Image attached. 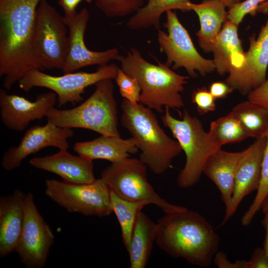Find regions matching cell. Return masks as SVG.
<instances>
[{
	"instance_id": "6da1fadb",
	"label": "cell",
	"mask_w": 268,
	"mask_h": 268,
	"mask_svg": "<svg viewBox=\"0 0 268 268\" xmlns=\"http://www.w3.org/2000/svg\"><path fill=\"white\" fill-rule=\"evenodd\" d=\"M41 0H0V76L7 90L29 70H43L34 43Z\"/></svg>"
},
{
	"instance_id": "7a4b0ae2",
	"label": "cell",
	"mask_w": 268,
	"mask_h": 268,
	"mask_svg": "<svg viewBox=\"0 0 268 268\" xmlns=\"http://www.w3.org/2000/svg\"><path fill=\"white\" fill-rule=\"evenodd\" d=\"M157 225L155 242L161 250L196 266H210L218 252L220 238L202 215L186 208L165 214Z\"/></svg>"
},
{
	"instance_id": "3957f363",
	"label": "cell",
	"mask_w": 268,
	"mask_h": 268,
	"mask_svg": "<svg viewBox=\"0 0 268 268\" xmlns=\"http://www.w3.org/2000/svg\"><path fill=\"white\" fill-rule=\"evenodd\" d=\"M121 108V124L140 150L139 159L155 174H164L182 151L179 142L165 133L152 109L141 103L124 99Z\"/></svg>"
},
{
	"instance_id": "277c9868",
	"label": "cell",
	"mask_w": 268,
	"mask_h": 268,
	"mask_svg": "<svg viewBox=\"0 0 268 268\" xmlns=\"http://www.w3.org/2000/svg\"><path fill=\"white\" fill-rule=\"evenodd\" d=\"M117 60L121 69L138 81L141 88L140 102L144 105L161 114L164 107L177 110L184 106L180 93L188 76L176 73L159 61L158 65L148 62L134 47L126 55H119Z\"/></svg>"
},
{
	"instance_id": "5b68a950",
	"label": "cell",
	"mask_w": 268,
	"mask_h": 268,
	"mask_svg": "<svg viewBox=\"0 0 268 268\" xmlns=\"http://www.w3.org/2000/svg\"><path fill=\"white\" fill-rule=\"evenodd\" d=\"M95 85L93 93L77 107L50 109L46 115L47 121L63 128L85 129L103 135L121 136L112 79L100 80Z\"/></svg>"
},
{
	"instance_id": "8992f818",
	"label": "cell",
	"mask_w": 268,
	"mask_h": 268,
	"mask_svg": "<svg viewBox=\"0 0 268 268\" xmlns=\"http://www.w3.org/2000/svg\"><path fill=\"white\" fill-rule=\"evenodd\" d=\"M164 113L161 117L164 126L169 129L186 155V163L178 175L177 184L182 189L191 188L200 180L208 157L221 147L204 131L200 120L187 110L181 120L174 117L168 107Z\"/></svg>"
},
{
	"instance_id": "52a82bcc",
	"label": "cell",
	"mask_w": 268,
	"mask_h": 268,
	"mask_svg": "<svg viewBox=\"0 0 268 268\" xmlns=\"http://www.w3.org/2000/svg\"><path fill=\"white\" fill-rule=\"evenodd\" d=\"M147 168L139 158L128 157L105 168L101 178L111 191L124 200L154 204L165 214L186 209L169 202L155 192L148 181Z\"/></svg>"
},
{
	"instance_id": "ba28073f",
	"label": "cell",
	"mask_w": 268,
	"mask_h": 268,
	"mask_svg": "<svg viewBox=\"0 0 268 268\" xmlns=\"http://www.w3.org/2000/svg\"><path fill=\"white\" fill-rule=\"evenodd\" d=\"M119 67L115 64H108L99 66L93 72H72L61 76L51 75L34 68L18 82L19 87L26 92L36 87L50 89L56 94L58 107H61L67 103L74 105L82 101L86 88L103 79H115Z\"/></svg>"
},
{
	"instance_id": "9c48e42d",
	"label": "cell",
	"mask_w": 268,
	"mask_h": 268,
	"mask_svg": "<svg viewBox=\"0 0 268 268\" xmlns=\"http://www.w3.org/2000/svg\"><path fill=\"white\" fill-rule=\"evenodd\" d=\"M45 185L46 195L68 212L99 217L113 212L110 189L101 178L83 184L47 179Z\"/></svg>"
},
{
	"instance_id": "30bf717a",
	"label": "cell",
	"mask_w": 268,
	"mask_h": 268,
	"mask_svg": "<svg viewBox=\"0 0 268 268\" xmlns=\"http://www.w3.org/2000/svg\"><path fill=\"white\" fill-rule=\"evenodd\" d=\"M166 19L163 27L165 33L157 30L159 48L167 57L165 63L172 66L174 69L184 67L192 77L198 76L197 71L205 75L215 70L212 60L202 57L195 48L187 29L180 22L176 13L172 10L166 12Z\"/></svg>"
},
{
	"instance_id": "8fae6325",
	"label": "cell",
	"mask_w": 268,
	"mask_h": 268,
	"mask_svg": "<svg viewBox=\"0 0 268 268\" xmlns=\"http://www.w3.org/2000/svg\"><path fill=\"white\" fill-rule=\"evenodd\" d=\"M34 49L43 69H62L67 56L68 28L61 15L47 0L37 9Z\"/></svg>"
},
{
	"instance_id": "7c38bea8",
	"label": "cell",
	"mask_w": 268,
	"mask_h": 268,
	"mask_svg": "<svg viewBox=\"0 0 268 268\" xmlns=\"http://www.w3.org/2000/svg\"><path fill=\"white\" fill-rule=\"evenodd\" d=\"M25 220L16 252L27 268H43L47 263L54 235L39 212L32 193L26 194Z\"/></svg>"
},
{
	"instance_id": "4fadbf2b",
	"label": "cell",
	"mask_w": 268,
	"mask_h": 268,
	"mask_svg": "<svg viewBox=\"0 0 268 268\" xmlns=\"http://www.w3.org/2000/svg\"><path fill=\"white\" fill-rule=\"evenodd\" d=\"M64 17L68 28V44L62 69L64 73L74 72L93 65L102 66L108 64L111 61L117 60L120 55L117 48L95 52L87 48L84 37L90 14L86 8Z\"/></svg>"
},
{
	"instance_id": "5bb4252c",
	"label": "cell",
	"mask_w": 268,
	"mask_h": 268,
	"mask_svg": "<svg viewBox=\"0 0 268 268\" xmlns=\"http://www.w3.org/2000/svg\"><path fill=\"white\" fill-rule=\"evenodd\" d=\"M74 134L72 129L57 126L49 121L44 126H32L26 131L17 146L11 147L4 153L1 166L8 171L14 170L28 156L47 147L67 150L69 147L68 139Z\"/></svg>"
},
{
	"instance_id": "9a60e30c",
	"label": "cell",
	"mask_w": 268,
	"mask_h": 268,
	"mask_svg": "<svg viewBox=\"0 0 268 268\" xmlns=\"http://www.w3.org/2000/svg\"><path fill=\"white\" fill-rule=\"evenodd\" d=\"M250 46L240 67L232 68L225 82L241 94H248L266 80L268 66V16L257 38L250 37Z\"/></svg>"
},
{
	"instance_id": "2e32d148",
	"label": "cell",
	"mask_w": 268,
	"mask_h": 268,
	"mask_svg": "<svg viewBox=\"0 0 268 268\" xmlns=\"http://www.w3.org/2000/svg\"><path fill=\"white\" fill-rule=\"evenodd\" d=\"M57 96L53 91L38 95L35 101L24 97L7 93L0 90V115L3 124L7 129L22 132L30 122L46 117L47 112L54 107Z\"/></svg>"
},
{
	"instance_id": "e0dca14e",
	"label": "cell",
	"mask_w": 268,
	"mask_h": 268,
	"mask_svg": "<svg viewBox=\"0 0 268 268\" xmlns=\"http://www.w3.org/2000/svg\"><path fill=\"white\" fill-rule=\"evenodd\" d=\"M267 137L257 138L246 148V152L238 167L235 181L234 190L228 211L220 226L224 225L234 214L243 199L257 190L260 183L262 165Z\"/></svg>"
},
{
	"instance_id": "ac0fdd59",
	"label": "cell",
	"mask_w": 268,
	"mask_h": 268,
	"mask_svg": "<svg viewBox=\"0 0 268 268\" xmlns=\"http://www.w3.org/2000/svg\"><path fill=\"white\" fill-rule=\"evenodd\" d=\"M93 161L79 155H72L65 150L53 155L32 158L29 163L36 168L59 176L65 182L83 184L91 183L97 179Z\"/></svg>"
},
{
	"instance_id": "d6986e66",
	"label": "cell",
	"mask_w": 268,
	"mask_h": 268,
	"mask_svg": "<svg viewBox=\"0 0 268 268\" xmlns=\"http://www.w3.org/2000/svg\"><path fill=\"white\" fill-rule=\"evenodd\" d=\"M26 194L20 190L0 198V257L15 252L25 220Z\"/></svg>"
},
{
	"instance_id": "ffe728a7",
	"label": "cell",
	"mask_w": 268,
	"mask_h": 268,
	"mask_svg": "<svg viewBox=\"0 0 268 268\" xmlns=\"http://www.w3.org/2000/svg\"><path fill=\"white\" fill-rule=\"evenodd\" d=\"M246 152V149L231 152L220 148L212 153L204 164L203 173L218 189L225 205V213L230 208L237 171Z\"/></svg>"
},
{
	"instance_id": "44dd1931",
	"label": "cell",
	"mask_w": 268,
	"mask_h": 268,
	"mask_svg": "<svg viewBox=\"0 0 268 268\" xmlns=\"http://www.w3.org/2000/svg\"><path fill=\"white\" fill-rule=\"evenodd\" d=\"M79 155L91 160L104 159L115 163L135 154L138 149L131 137L103 135L86 141L76 142L73 147Z\"/></svg>"
},
{
	"instance_id": "7402d4cb",
	"label": "cell",
	"mask_w": 268,
	"mask_h": 268,
	"mask_svg": "<svg viewBox=\"0 0 268 268\" xmlns=\"http://www.w3.org/2000/svg\"><path fill=\"white\" fill-rule=\"evenodd\" d=\"M238 26L226 20L215 40L211 52L215 69L220 75L238 67L244 60L242 42L238 34Z\"/></svg>"
},
{
	"instance_id": "603a6c76",
	"label": "cell",
	"mask_w": 268,
	"mask_h": 268,
	"mask_svg": "<svg viewBox=\"0 0 268 268\" xmlns=\"http://www.w3.org/2000/svg\"><path fill=\"white\" fill-rule=\"evenodd\" d=\"M226 6L220 0H203L193 4L198 15L200 29L196 33L200 47L205 53L212 51L213 43L227 20Z\"/></svg>"
},
{
	"instance_id": "cb8c5ba5",
	"label": "cell",
	"mask_w": 268,
	"mask_h": 268,
	"mask_svg": "<svg viewBox=\"0 0 268 268\" xmlns=\"http://www.w3.org/2000/svg\"><path fill=\"white\" fill-rule=\"evenodd\" d=\"M157 234V223L140 211L136 217L128 252L130 268H145Z\"/></svg>"
},
{
	"instance_id": "d4e9b609",
	"label": "cell",
	"mask_w": 268,
	"mask_h": 268,
	"mask_svg": "<svg viewBox=\"0 0 268 268\" xmlns=\"http://www.w3.org/2000/svg\"><path fill=\"white\" fill-rule=\"evenodd\" d=\"M193 4L189 0H148L128 20L127 26L133 30L153 27L158 30L163 13L172 10L189 11L192 10Z\"/></svg>"
},
{
	"instance_id": "484cf974",
	"label": "cell",
	"mask_w": 268,
	"mask_h": 268,
	"mask_svg": "<svg viewBox=\"0 0 268 268\" xmlns=\"http://www.w3.org/2000/svg\"><path fill=\"white\" fill-rule=\"evenodd\" d=\"M230 113L241 123L249 137H265L268 133V109L249 100L239 103Z\"/></svg>"
},
{
	"instance_id": "4316f807",
	"label": "cell",
	"mask_w": 268,
	"mask_h": 268,
	"mask_svg": "<svg viewBox=\"0 0 268 268\" xmlns=\"http://www.w3.org/2000/svg\"><path fill=\"white\" fill-rule=\"evenodd\" d=\"M110 199L113 212L120 224L122 240L128 251L138 214L148 204L145 202H133L124 200L111 190Z\"/></svg>"
},
{
	"instance_id": "83f0119b",
	"label": "cell",
	"mask_w": 268,
	"mask_h": 268,
	"mask_svg": "<svg viewBox=\"0 0 268 268\" xmlns=\"http://www.w3.org/2000/svg\"><path fill=\"white\" fill-rule=\"evenodd\" d=\"M208 133L214 142L220 147L249 137L240 122L230 112L212 121Z\"/></svg>"
},
{
	"instance_id": "f1b7e54d",
	"label": "cell",
	"mask_w": 268,
	"mask_h": 268,
	"mask_svg": "<svg viewBox=\"0 0 268 268\" xmlns=\"http://www.w3.org/2000/svg\"><path fill=\"white\" fill-rule=\"evenodd\" d=\"M266 137L267 143L262 161L261 181L254 201L241 218V224L244 226H247L252 222L268 196V133Z\"/></svg>"
},
{
	"instance_id": "f546056e",
	"label": "cell",
	"mask_w": 268,
	"mask_h": 268,
	"mask_svg": "<svg viewBox=\"0 0 268 268\" xmlns=\"http://www.w3.org/2000/svg\"><path fill=\"white\" fill-rule=\"evenodd\" d=\"M144 0H95V5L106 16L123 17L135 13Z\"/></svg>"
},
{
	"instance_id": "4dcf8cb0",
	"label": "cell",
	"mask_w": 268,
	"mask_h": 268,
	"mask_svg": "<svg viewBox=\"0 0 268 268\" xmlns=\"http://www.w3.org/2000/svg\"><path fill=\"white\" fill-rule=\"evenodd\" d=\"M115 79L124 99L132 103L140 102L141 88L135 78L126 74L119 67Z\"/></svg>"
},
{
	"instance_id": "1f68e13d",
	"label": "cell",
	"mask_w": 268,
	"mask_h": 268,
	"mask_svg": "<svg viewBox=\"0 0 268 268\" xmlns=\"http://www.w3.org/2000/svg\"><path fill=\"white\" fill-rule=\"evenodd\" d=\"M267 0H245L240 1L229 8L227 11V20L237 26L241 22L245 15L255 16L259 6Z\"/></svg>"
},
{
	"instance_id": "d6a6232c",
	"label": "cell",
	"mask_w": 268,
	"mask_h": 268,
	"mask_svg": "<svg viewBox=\"0 0 268 268\" xmlns=\"http://www.w3.org/2000/svg\"><path fill=\"white\" fill-rule=\"evenodd\" d=\"M215 99L205 87L195 90L192 95V101L196 105L198 112L204 115L215 110Z\"/></svg>"
},
{
	"instance_id": "836d02e7",
	"label": "cell",
	"mask_w": 268,
	"mask_h": 268,
	"mask_svg": "<svg viewBox=\"0 0 268 268\" xmlns=\"http://www.w3.org/2000/svg\"><path fill=\"white\" fill-rule=\"evenodd\" d=\"M248 100L268 109V78L248 93Z\"/></svg>"
},
{
	"instance_id": "e575fe53",
	"label": "cell",
	"mask_w": 268,
	"mask_h": 268,
	"mask_svg": "<svg viewBox=\"0 0 268 268\" xmlns=\"http://www.w3.org/2000/svg\"><path fill=\"white\" fill-rule=\"evenodd\" d=\"M213 261L219 268H248V262L246 260H236L231 262L227 259L226 254L223 252H217Z\"/></svg>"
},
{
	"instance_id": "d590c367",
	"label": "cell",
	"mask_w": 268,
	"mask_h": 268,
	"mask_svg": "<svg viewBox=\"0 0 268 268\" xmlns=\"http://www.w3.org/2000/svg\"><path fill=\"white\" fill-rule=\"evenodd\" d=\"M248 262V268H268V258L263 249H255Z\"/></svg>"
},
{
	"instance_id": "8d00e7d4",
	"label": "cell",
	"mask_w": 268,
	"mask_h": 268,
	"mask_svg": "<svg viewBox=\"0 0 268 268\" xmlns=\"http://www.w3.org/2000/svg\"><path fill=\"white\" fill-rule=\"evenodd\" d=\"M233 90V89L225 82H213L209 87L210 93L215 99L226 97Z\"/></svg>"
},
{
	"instance_id": "74e56055",
	"label": "cell",
	"mask_w": 268,
	"mask_h": 268,
	"mask_svg": "<svg viewBox=\"0 0 268 268\" xmlns=\"http://www.w3.org/2000/svg\"><path fill=\"white\" fill-rule=\"evenodd\" d=\"M82 1L89 3L92 0H59L58 3L63 8L65 15H70L77 12L76 7Z\"/></svg>"
},
{
	"instance_id": "f35d334b",
	"label": "cell",
	"mask_w": 268,
	"mask_h": 268,
	"mask_svg": "<svg viewBox=\"0 0 268 268\" xmlns=\"http://www.w3.org/2000/svg\"><path fill=\"white\" fill-rule=\"evenodd\" d=\"M264 217L261 223L265 231V239L264 243V250L268 258V210L263 211Z\"/></svg>"
},
{
	"instance_id": "ab89813d",
	"label": "cell",
	"mask_w": 268,
	"mask_h": 268,
	"mask_svg": "<svg viewBox=\"0 0 268 268\" xmlns=\"http://www.w3.org/2000/svg\"><path fill=\"white\" fill-rule=\"evenodd\" d=\"M257 12L268 14V0L261 3L257 9Z\"/></svg>"
},
{
	"instance_id": "60d3db41",
	"label": "cell",
	"mask_w": 268,
	"mask_h": 268,
	"mask_svg": "<svg viewBox=\"0 0 268 268\" xmlns=\"http://www.w3.org/2000/svg\"><path fill=\"white\" fill-rule=\"evenodd\" d=\"M226 7L230 8L233 5L241 1V0H220Z\"/></svg>"
},
{
	"instance_id": "b9f144b4",
	"label": "cell",
	"mask_w": 268,
	"mask_h": 268,
	"mask_svg": "<svg viewBox=\"0 0 268 268\" xmlns=\"http://www.w3.org/2000/svg\"><path fill=\"white\" fill-rule=\"evenodd\" d=\"M261 209H262L263 211L268 210V196L263 201Z\"/></svg>"
}]
</instances>
